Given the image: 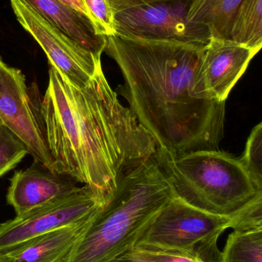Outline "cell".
<instances>
[{
	"label": "cell",
	"mask_w": 262,
	"mask_h": 262,
	"mask_svg": "<svg viewBox=\"0 0 262 262\" xmlns=\"http://www.w3.org/2000/svg\"><path fill=\"white\" fill-rule=\"evenodd\" d=\"M40 112L53 172L87 186L104 206L121 180L156 154L153 137L121 104L102 64L83 88L50 66Z\"/></svg>",
	"instance_id": "6da1fadb"
},
{
	"label": "cell",
	"mask_w": 262,
	"mask_h": 262,
	"mask_svg": "<svg viewBox=\"0 0 262 262\" xmlns=\"http://www.w3.org/2000/svg\"><path fill=\"white\" fill-rule=\"evenodd\" d=\"M104 52L124 78L123 95L158 149L172 154L218 149L224 135L226 102L205 90V46L115 34Z\"/></svg>",
	"instance_id": "7a4b0ae2"
},
{
	"label": "cell",
	"mask_w": 262,
	"mask_h": 262,
	"mask_svg": "<svg viewBox=\"0 0 262 262\" xmlns=\"http://www.w3.org/2000/svg\"><path fill=\"white\" fill-rule=\"evenodd\" d=\"M155 158L128 173L63 262H109L133 248L155 214L175 197Z\"/></svg>",
	"instance_id": "3957f363"
},
{
	"label": "cell",
	"mask_w": 262,
	"mask_h": 262,
	"mask_svg": "<svg viewBox=\"0 0 262 262\" xmlns=\"http://www.w3.org/2000/svg\"><path fill=\"white\" fill-rule=\"evenodd\" d=\"M155 158L175 196L204 212L233 217L262 195L241 160L223 151L172 154L158 148Z\"/></svg>",
	"instance_id": "277c9868"
},
{
	"label": "cell",
	"mask_w": 262,
	"mask_h": 262,
	"mask_svg": "<svg viewBox=\"0 0 262 262\" xmlns=\"http://www.w3.org/2000/svg\"><path fill=\"white\" fill-rule=\"evenodd\" d=\"M232 225L233 217L204 212L175 196L155 214L132 249L220 262L218 238Z\"/></svg>",
	"instance_id": "5b68a950"
},
{
	"label": "cell",
	"mask_w": 262,
	"mask_h": 262,
	"mask_svg": "<svg viewBox=\"0 0 262 262\" xmlns=\"http://www.w3.org/2000/svg\"><path fill=\"white\" fill-rule=\"evenodd\" d=\"M31 95L21 71L8 66L0 56V121L24 143L35 163L53 172L41 102Z\"/></svg>",
	"instance_id": "8992f818"
},
{
	"label": "cell",
	"mask_w": 262,
	"mask_h": 262,
	"mask_svg": "<svg viewBox=\"0 0 262 262\" xmlns=\"http://www.w3.org/2000/svg\"><path fill=\"white\" fill-rule=\"evenodd\" d=\"M104 207L87 186L0 224V254L54 229L97 215Z\"/></svg>",
	"instance_id": "52a82bcc"
},
{
	"label": "cell",
	"mask_w": 262,
	"mask_h": 262,
	"mask_svg": "<svg viewBox=\"0 0 262 262\" xmlns=\"http://www.w3.org/2000/svg\"><path fill=\"white\" fill-rule=\"evenodd\" d=\"M19 24L29 32L53 66L69 82L83 88L101 66V57L68 38L23 0H10Z\"/></svg>",
	"instance_id": "ba28073f"
},
{
	"label": "cell",
	"mask_w": 262,
	"mask_h": 262,
	"mask_svg": "<svg viewBox=\"0 0 262 262\" xmlns=\"http://www.w3.org/2000/svg\"><path fill=\"white\" fill-rule=\"evenodd\" d=\"M191 0L163 2L115 14L116 33L150 39L175 40L206 46L207 26L192 23L187 13Z\"/></svg>",
	"instance_id": "9c48e42d"
},
{
	"label": "cell",
	"mask_w": 262,
	"mask_h": 262,
	"mask_svg": "<svg viewBox=\"0 0 262 262\" xmlns=\"http://www.w3.org/2000/svg\"><path fill=\"white\" fill-rule=\"evenodd\" d=\"M258 52L231 39L210 37L205 46L201 66V81L208 95L226 102Z\"/></svg>",
	"instance_id": "30bf717a"
},
{
	"label": "cell",
	"mask_w": 262,
	"mask_h": 262,
	"mask_svg": "<svg viewBox=\"0 0 262 262\" xmlns=\"http://www.w3.org/2000/svg\"><path fill=\"white\" fill-rule=\"evenodd\" d=\"M70 178L49 169L31 167L15 172L10 179L6 200L16 215L64 196L77 189Z\"/></svg>",
	"instance_id": "8fae6325"
},
{
	"label": "cell",
	"mask_w": 262,
	"mask_h": 262,
	"mask_svg": "<svg viewBox=\"0 0 262 262\" xmlns=\"http://www.w3.org/2000/svg\"><path fill=\"white\" fill-rule=\"evenodd\" d=\"M97 215L34 237L1 255L6 262H63Z\"/></svg>",
	"instance_id": "7c38bea8"
},
{
	"label": "cell",
	"mask_w": 262,
	"mask_h": 262,
	"mask_svg": "<svg viewBox=\"0 0 262 262\" xmlns=\"http://www.w3.org/2000/svg\"><path fill=\"white\" fill-rule=\"evenodd\" d=\"M68 38L101 57L106 38L98 35L92 21L58 0H23Z\"/></svg>",
	"instance_id": "4fadbf2b"
},
{
	"label": "cell",
	"mask_w": 262,
	"mask_h": 262,
	"mask_svg": "<svg viewBox=\"0 0 262 262\" xmlns=\"http://www.w3.org/2000/svg\"><path fill=\"white\" fill-rule=\"evenodd\" d=\"M243 0H191L188 19L207 26L210 37L230 39L231 29Z\"/></svg>",
	"instance_id": "5bb4252c"
},
{
	"label": "cell",
	"mask_w": 262,
	"mask_h": 262,
	"mask_svg": "<svg viewBox=\"0 0 262 262\" xmlns=\"http://www.w3.org/2000/svg\"><path fill=\"white\" fill-rule=\"evenodd\" d=\"M230 39L259 52L262 47V0H243L232 23Z\"/></svg>",
	"instance_id": "9a60e30c"
},
{
	"label": "cell",
	"mask_w": 262,
	"mask_h": 262,
	"mask_svg": "<svg viewBox=\"0 0 262 262\" xmlns=\"http://www.w3.org/2000/svg\"><path fill=\"white\" fill-rule=\"evenodd\" d=\"M220 262H262V229L234 230L221 252Z\"/></svg>",
	"instance_id": "2e32d148"
},
{
	"label": "cell",
	"mask_w": 262,
	"mask_h": 262,
	"mask_svg": "<svg viewBox=\"0 0 262 262\" xmlns=\"http://www.w3.org/2000/svg\"><path fill=\"white\" fill-rule=\"evenodd\" d=\"M27 154L24 143L6 126L0 124V178L16 167Z\"/></svg>",
	"instance_id": "e0dca14e"
},
{
	"label": "cell",
	"mask_w": 262,
	"mask_h": 262,
	"mask_svg": "<svg viewBox=\"0 0 262 262\" xmlns=\"http://www.w3.org/2000/svg\"><path fill=\"white\" fill-rule=\"evenodd\" d=\"M257 184L262 186V124L254 127L240 158Z\"/></svg>",
	"instance_id": "ac0fdd59"
},
{
	"label": "cell",
	"mask_w": 262,
	"mask_h": 262,
	"mask_svg": "<svg viewBox=\"0 0 262 262\" xmlns=\"http://www.w3.org/2000/svg\"><path fill=\"white\" fill-rule=\"evenodd\" d=\"M98 35L107 37L116 34L115 13L106 0H83Z\"/></svg>",
	"instance_id": "d6986e66"
},
{
	"label": "cell",
	"mask_w": 262,
	"mask_h": 262,
	"mask_svg": "<svg viewBox=\"0 0 262 262\" xmlns=\"http://www.w3.org/2000/svg\"><path fill=\"white\" fill-rule=\"evenodd\" d=\"M234 230L262 229V195L233 216Z\"/></svg>",
	"instance_id": "ffe728a7"
},
{
	"label": "cell",
	"mask_w": 262,
	"mask_h": 262,
	"mask_svg": "<svg viewBox=\"0 0 262 262\" xmlns=\"http://www.w3.org/2000/svg\"><path fill=\"white\" fill-rule=\"evenodd\" d=\"M143 257L153 262H201L184 255L169 253L158 251L138 250L135 249Z\"/></svg>",
	"instance_id": "44dd1931"
},
{
	"label": "cell",
	"mask_w": 262,
	"mask_h": 262,
	"mask_svg": "<svg viewBox=\"0 0 262 262\" xmlns=\"http://www.w3.org/2000/svg\"><path fill=\"white\" fill-rule=\"evenodd\" d=\"M114 13L139 7V6H148L154 3H163V2L178 1V0H106Z\"/></svg>",
	"instance_id": "7402d4cb"
},
{
	"label": "cell",
	"mask_w": 262,
	"mask_h": 262,
	"mask_svg": "<svg viewBox=\"0 0 262 262\" xmlns=\"http://www.w3.org/2000/svg\"><path fill=\"white\" fill-rule=\"evenodd\" d=\"M109 262H153L143 257L133 249H129Z\"/></svg>",
	"instance_id": "603a6c76"
},
{
	"label": "cell",
	"mask_w": 262,
	"mask_h": 262,
	"mask_svg": "<svg viewBox=\"0 0 262 262\" xmlns=\"http://www.w3.org/2000/svg\"><path fill=\"white\" fill-rule=\"evenodd\" d=\"M58 1L61 2L62 3L73 10L76 11L77 12L89 18L91 21L90 15H89V11H88L83 0H58Z\"/></svg>",
	"instance_id": "cb8c5ba5"
},
{
	"label": "cell",
	"mask_w": 262,
	"mask_h": 262,
	"mask_svg": "<svg viewBox=\"0 0 262 262\" xmlns=\"http://www.w3.org/2000/svg\"><path fill=\"white\" fill-rule=\"evenodd\" d=\"M0 262H6V259H5L4 256L3 255L0 254Z\"/></svg>",
	"instance_id": "d4e9b609"
},
{
	"label": "cell",
	"mask_w": 262,
	"mask_h": 262,
	"mask_svg": "<svg viewBox=\"0 0 262 262\" xmlns=\"http://www.w3.org/2000/svg\"><path fill=\"white\" fill-rule=\"evenodd\" d=\"M0 124H2V121H0Z\"/></svg>",
	"instance_id": "484cf974"
}]
</instances>
